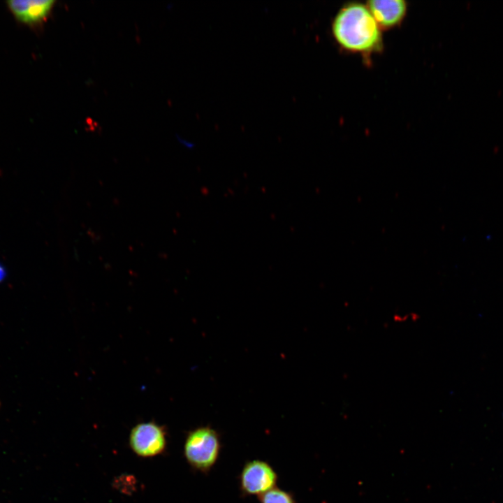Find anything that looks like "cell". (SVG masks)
<instances>
[{
  "mask_svg": "<svg viewBox=\"0 0 503 503\" xmlns=\"http://www.w3.org/2000/svg\"><path fill=\"white\" fill-rule=\"evenodd\" d=\"M381 28L366 5L351 3L336 14L332 33L336 42L344 50L368 54L380 49Z\"/></svg>",
  "mask_w": 503,
  "mask_h": 503,
  "instance_id": "cell-1",
  "label": "cell"
},
{
  "mask_svg": "<svg viewBox=\"0 0 503 503\" xmlns=\"http://www.w3.org/2000/svg\"><path fill=\"white\" fill-rule=\"evenodd\" d=\"M221 440L218 432L209 426L197 428L187 435L184 454L188 463L195 469L208 472L217 462Z\"/></svg>",
  "mask_w": 503,
  "mask_h": 503,
  "instance_id": "cell-2",
  "label": "cell"
},
{
  "mask_svg": "<svg viewBox=\"0 0 503 503\" xmlns=\"http://www.w3.org/2000/svg\"><path fill=\"white\" fill-rule=\"evenodd\" d=\"M277 474L265 461L253 460L244 465L240 476L241 491L247 495L260 496L276 487Z\"/></svg>",
  "mask_w": 503,
  "mask_h": 503,
  "instance_id": "cell-3",
  "label": "cell"
},
{
  "mask_svg": "<svg viewBox=\"0 0 503 503\" xmlns=\"http://www.w3.org/2000/svg\"><path fill=\"white\" fill-rule=\"evenodd\" d=\"M129 446L140 457L157 455L163 452L166 446L165 430L153 422L139 423L130 432Z\"/></svg>",
  "mask_w": 503,
  "mask_h": 503,
  "instance_id": "cell-4",
  "label": "cell"
},
{
  "mask_svg": "<svg viewBox=\"0 0 503 503\" xmlns=\"http://www.w3.org/2000/svg\"><path fill=\"white\" fill-rule=\"evenodd\" d=\"M54 1L52 0H9L8 8L22 23L34 25L48 15Z\"/></svg>",
  "mask_w": 503,
  "mask_h": 503,
  "instance_id": "cell-5",
  "label": "cell"
},
{
  "mask_svg": "<svg viewBox=\"0 0 503 503\" xmlns=\"http://www.w3.org/2000/svg\"><path fill=\"white\" fill-rule=\"evenodd\" d=\"M366 6L381 29L397 26L407 9V3L402 0H372Z\"/></svg>",
  "mask_w": 503,
  "mask_h": 503,
  "instance_id": "cell-6",
  "label": "cell"
},
{
  "mask_svg": "<svg viewBox=\"0 0 503 503\" xmlns=\"http://www.w3.org/2000/svg\"><path fill=\"white\" fill-rule=\"evenodd\" d=\"M258 499L260 503H296L290 493L276 487L258 496Z\"/></svg>",
  "mask_w": 503,
  "mask_h": 503,
  "instance_id": "cell-7",
  "label": "cell"
},
{
  "mask_svg": "<svg viewBox=\"0 0 503 503\" xmlns=\"http://www.w3.org/2000/svg\"><path fill=\"white\" fill-rule=\"evenodd\" d=\"M7 272L5 267L0 263V283L6 277Z\"/></svg>",
  "mask_w": 503,
  "mask_h": 503,
  "instance_id": "cell-8",
  "label": "cell"
}]
</instances>
